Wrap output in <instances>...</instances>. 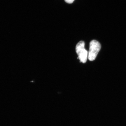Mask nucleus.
I'll return each mask as SVG.
<instances>
[{
  "label": "nucleus",
  "mask_w": 126,
  "mask_h": 126,
  "mask_svg": "<svg viewBox=\"0 0 126 126\" xmlns=\"http://www.w3.org/2000/svg\"><path fill=\"white\" fill-rule=\"evenodd\" d=\"M101 48L100 44L97 40L91 41L90 43L89 50L88 53V59L91 61L96 59Z\"/></svg>",
  "instance_id": "f257e3e1"
},
{
  "label": "nucleus",
  "mask_w": 126,
  "mask_h": 126,
  "mask_svg": "<svg viewBox=\"0 0 126 126\" xmlns=\"http://www.w3.org/2000/svg\"><path fill=\"white\" fill-rule=\"evenodd\" d=\"M76 51L78 56V59L80 62L86 63L88 57V52L85 48V43L83 41H80L77 44L76 47Z\"/></svg>",
  "instance_id": "f03ea898"
},
{
  "label": "nucleus",
  "mask_w": 126,
  "mask_h": 126,
  "mask_svg": "<svg viewBox=\"0 0 126 126\" xmlns=\"http://www.w3.org/2000/svg\"><path fill=\"white\" fill-rule=\"evenodd\" d=\"M65 2L68 4L72 3L75 1V0H64Z\"/></svg>",
  "instance_id": "7ed1b4c3"
}]
</instances>
